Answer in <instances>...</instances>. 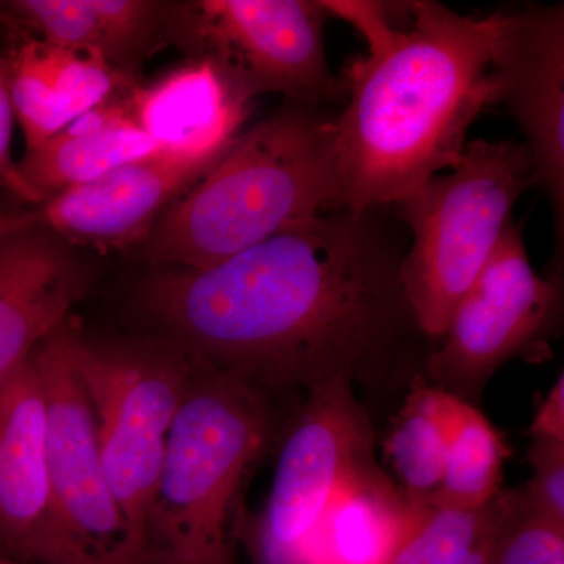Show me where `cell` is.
<instances>
[{"label":"cell","instance_id":"6da1fadb","mask_svg":"<svg viewBox=\"0 0 564 564\" xmlns=\"http://www.w3.org/2000/svg\"><path fill=\"white\" fill-rule=\"evenodd\" d=\"M386 207L336 209L207 269L154 267L137 307L158 339L270 397L378 383L417 351Z\"/></svg>","mask_w":564,"mask_h":564},{"label":"cell","instance_id":"7a4b0ae2","mask_svg":"<svg viewBox=\"0 0 564 564\" xmlns=\"http://www.w3.org/2000/svg\"><path fill=\"white\" fill-rule=\"evenodd\" d=\"M411 24L384 50L348 63L334 118L340 209L389 207L451 170L475 118L494 104L489 77L500 13L475 18L411 0Z\"/></svg>","mask_w":564,"mask_h":564},{"label":"cell","instance_id":"3957f363","mask_svg":"<svg viewBox=\"0 0 564 564\" xmlns=\"http://www.w3.org/2000/svg\"><path fill=\"white\" fill-rule=\"evenodd\" d=\"M334 118L322 106L282 104L165 212L140 258L207 269L340 209Z\"/></svg>","mask_w":564,"mask_h":564},{"label":"cell","instance_id":"277c9868","mask_svg":"<svg viewBox=\"0 0 564 564\" xmlns=\"http://www.w3.org/2000/svg\"><path fill=\"white\" fill-rule=\"evenodd\" d=\"M273 426L262 393L193 361L144 521V564H234L245 488Z\"/></svg>","mask_w":564,"mask_h":564},{"label":"cell","instance_id":"5b68a950","mask_svg":"<svg viewBox=\"0 0 564 564\" xmlns=\"http://www.w3.org/2000/svg\"><path fill=\"white\" fill-rule=\"evenodd\" d=\"M540 184L525 143L467 141L462 158L393 203L410 229L400 265L419 328L441 339L456 304L489 261L518 199Z\"/></svg>","mask_w":564,"mask_h":564},{"label":"cell","instance_id":"8992f818","mask_svg":"<svg viewBox=\"0 0 564 564\" xmlns=\"http://www.w3.org/2000/svg\"><path fill=\"white\" fill-rule=\"evenodd\" d=\"M66 344L95 417L111 492L144 552V521L193 361L158 337L91 339L69 321Z\"/></svg>","mask_w":564,"mask_h":564},{"label":"cell","instance_id":"52a82bcc","mask_svg":"<svg viewBox=\"0 0 564 564\" xmlns=\"http://www.w3.org/2000/svg\"><path fill=\"white\" fill-rule=\"evenodd\" d=\"M373 437L350 381L322 386L296 404L272 491L251 527L258 564H302L307 541L340 486L375 462Z\"/></svg>","mask_w":564,"mask_h":564},{"label":"cell","instance_id":"ba28073f","mask_svg":"<svg viewBox=\"0 0 564 564\" xmlns=\"http://www.w3.org/2000/svg\"><path fill=\"white\" fill-rule=\"evenodd\" d=\"M562 307V281L533 269L521 226L508 223L456 304L443 344L426 356L430 380L469 402L505 362L543 350L558 328Z\"/></svg>","mask_w":564,"mask_h":564},{"label":"cell","instance_id":"9c48e42d","mask_svg":"<svg viewBox=\"0 0 564 564\" xmlns=\"http://www.w3.org/2000/svg\"><path fill=\"white\" fill-rule=\"evenodd\" d=\"M66 323L33 352L46 397L47 462L66 564H144L111 492L90 403L70 364Z\"/></svg>","mask_w":564,"mask_h":564},{"label":"cell","instance_id":"30bf717a","mask_svg":"<svg viewBox=\"0 0 564 564\" xmlns=\"http://www.w3.org/2000/svg\"><path fill=\"white\" fill-rule=\"evenodd\" d=\"M328 18L322 0H199L187 3V46L225 63L252 99L323 106L345 95L326 58Z\"/></svg>","mask_w":564,"mask_h":564},{"label":"cell","instance_id":"8fae6325","mask_svg":"<svg viewBox=\"0 0 564 564\" xmlns=\"http://www.w3.org/2000/svg\"><path fill=\"white\" fill-rule=\"evenodd\" d=\"M494 104H505L525 137L547 192L556 237L564 232V7L500 14L491 66Z\"/></svg>","mask_w":564,"mask_h":564},{"label":"cell","instance_id":"7c38bea8","mask_svg":"<svg viewBox=\"0 0 564 564\" xmlns=\"http://www.w3.org/2000/svg\"><path fill=\"white\" fill-rule=\"evenodd\" d=\"M0 555L66 564L47 462L46 397L33 355L0 384Z\"/></svg>","mask_w":564,"mask_h":564},{"label":"cell","instance_id":"4fadbf2b","mask_svg":"<svg viewBox=\"0 0 564 564\" xmlns=\"http://www.w3.org/2000/svg\"><path fill=\"white\" fill-rule=\"evenodd\" d=\"M212 169L152 152L54 196L28 217L76 248L141 247L165 212Z\"/></svg>","mask_w":564,"mask_h":564},{"label":"cell","instance_id":"5bb4252c","mask_svg":"<svg viewBox=\"0 0 564 564\" xmlns=\"http://www.w3.org/2000/svg\"><path fill=\"white\" fill-rule=\"evenodd\" d=\"M91 267L50 229L14 218L0 236V384L69 321Z\"/></svg>","mask_w":564,"mask_h":564},{"label":"cell","instance_id":"9a60e30c","mask_svg":"<svg viewBox=\"0 0 564 564\" xmlns=\"http://www.w3.org/2000/svg\"><path fill=\"white\" fill-rule=\"evenodd\" d=\"M251 101L239 76L207 54L129 91L133 117L158 151L212 166L242 135Z\"/></svg>","mask_w":564,"mask_h":564},{"label":"cell","instance_id":"2e32d148","mask_svg":"<svg viewBox=\"0 0 564 564\" xmlns=\"http://www.w3.org/2000/svg\"><path fill=\"white\" fill-rule=\"evenodd\" d=\"M11 104L25 150H33L82 115L135 85L122 73L90 55L25 39L9 52Z\"/></svg>","mask_w":564,"mask_h":564},{"label":"cell","instance_id":"e0dca14e","mask_svg":"<svg viewBox=\"0 0 564 564\" xmlns=\"http://www.w3.org/2000/svg\"><path fill=\"white\" fill-rule=\"evenodd\" d=\"M131 88L82 115L40 147L25 150L17 162L18 198L43 204L117 166L158 152L133 117Z\"/></svg>","mask_w":564,"mask_h":564},{"label":"cell","instance_id":"ac0fdd59","mask_svg":"<svg viewBox=\"0 0 564 564\" xmlns=\"http://www.w3.org/2000/svg\"><path fill=\"white\" fill-rule=\"evenodd\" d=\"M423 508L377 463L366 464L333 497L302 564H392Z\"/></svg>","mask_w":564,"mask_h":564},{"label":"cell","instance_id":"d6986e66","mask_svg":"<svg viewBox=\"0 0 564 564\" xmlns=\"http://www.w3.org/2000/svg\"><path fill=\"white\" fill-rule=\"evenodd\" d=\"M410 383L384 452L399 488L415 502H426L440 488L452 441L475 406L419 375Z\"/></svg>","mask_w":564,"mask_h":564},{"label":"cell","instance_id":"ffe728a7","mask_svg":"<svg viewBox=\"0 0 564 564\" xmlns=\"http://www.w3.org/2000/svg\"><path fill=\"white\" fill-rule=\"evenodd\" d=\"M518 502V489L505 488L481 507L425 502L417 525L392 564H489Z\"/></svg>","mask_w":564,"mask_h":564},{"label":"cell","instance_id":"44dd1931","mask_svg":"<svg viewBox=\"0 0 564 564\" xmlns=\"http://www.w3.org/2000/svg\"><path fill=\"white\" fill-rule=\"evenodd\" d=\"M510 455L503 434L477 408L455 434L440 488L426 499L436 507H481L502 489Z\"/></svg>","mask_w":564,"mask_h":564},{"label":"cell","instance_id":"7402d4cb","mask_svg":"<svg viewBox=\"0 0 564 564\" xmlns=\"http://www.w3.org/2000/svg\"><path fill=\"white\" fill-rule=\"evenodd\" d=\"M518 491V508L489 564H564V525L538 514Z\"/></svg>","mask_w":564,"mask_h":564},{"label":"cell","instance_id":"603a6c76","mask_svg":"<svg viewBox=\"0 0 564 564\" xmlns=\"http://www.w3.org/2000/svg\"><path fill=\"white\" fill-rule=\"evenodd\" d=\"M529 459L533 477L521 489L525 503L538 514L564 525V443L533 437Z\"/></svg>","mask_w":564,"mask_h":564},{"label":"cell","instance_id":"cb8c5ba5","mask_svg":"<svg viewBox=\"0 0 564 564\" xmlns=\"http://www.w3.org/2000/svg\"><path fill=\"white\" fill-rule=\"evenodd\" d=\"M328 17L352 25L367 43V52L384 50L403 31V18L410 17V2L378 0H322Z\"/></svg>","mask_w":564,"mask_h":564},{"label":"cell","instance_id":"d4e9b609","mask_svg":"<svg viewBox=\"0 0 564 564\" xmlns=\"http://www.w3.org/2000/svg\"><path fill=\"white\" fill-rule=\"evenodd\" d=\"M13 104H11V61L9 54L0 55V187L18 198L17 162L11 158L13 133Z\"/></svg>","mask_w":564,"mask_h":564},{"label":"cell","instance_id":"484cf974","mask_svg":"<svg viewBox=\"0 0 564 564\" xmlns=\"http://www.w3.org/2000/svg\"><path fill=\"white\" fill-rule=\"evenodd\" d=\"M530 433L540 440L562 441L564 443V375L544 397L534 414Z\"/></svg>","mask_w":564,"mask_h":564},{"label":"cell","instance_id":"4316f807","mask_svg":"<svg viewBox=\"0 0 564 564\" xmlns=\"http://www.w3.org/2000/svg\"><path fill=\"white\" fill-rule=\"evenodd\" d=\"M14 218H2L0 217V236L13 225Z\"/></svg>","mask_w":564,"mask_h":564},{"label":"cell","instance_id":"83f0119b","mask_svg":"<svg viewBox=\"0 0 564 564\" xmlns=\"http://www.w3.org/2000/svg\"><path fill=\"white\" fill-rule=\"evenodd\" d=\"M0 564H25V563L17 562V560L7 558V556L0 555Z\"/></svg>","mask_w":564,"mask_h":564}]
</instances>
